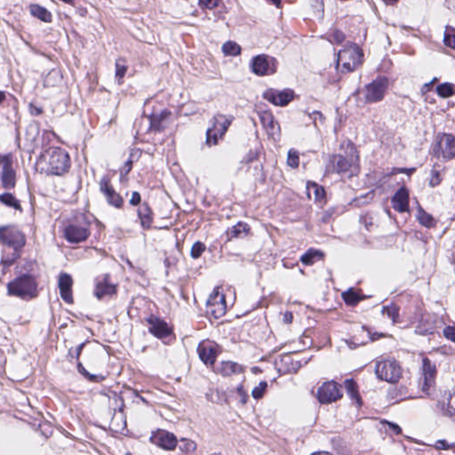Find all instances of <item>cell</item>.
Here are the masks:
<instances>
[{
    "label": "cell",
    "instance_id": "cell-32",
    "mask_svg": "<svg viewBox=\"0 0 455 455\" xmlns=\"http://www.w3.org/2000/svg\"><path fill=\"white\" fill-rule=\"evenodd\" d=\"M345 387H346V389L348 390V394L350 395L351 398H352L358 405H361V404H362V400H361V397H360V394H359V390H358L357 383H356L353 380H348V381L345 382Z\"/></svg>",
    "mask_w": 455,
    "mask_h": 455
},
{
    "label": "cell",
    "instance_id": "cell-30",
    "mask_svg": "<svg viewBox=\"0 0 455 455\" xmlns=\"http://www.w3.org/2000/svg\"><path fill=\"white\" fill-rule=\"evenodd\" d=\"M324 254L319 250L311 249L307 252L306 254L302 257V261L305 265H312L316 263V261L322 260L324 258Z\"/></svg>",
    "mask_w": 455,
    "mask_h": 455
},
{
    "label": "cell",
    "instance_id": "cell-52",
    "mask_svg": "<svg viewBox=\"0 0 455 455\" xmlns=\"http://www.w3.org/2000/svg\"><path fill=\"white\" fill-rule=\"evenodd\" d=\"M5 100V93L0 91V103Z\"/></svg>",
    "mask_w": 455,
    "mask_h": 455
},
{
    "label": "cell",
    "instance_id": "cell-16",
    "mask_svg": "<svg viewBox=\"0 0 455 455\" xmlns=\"http://www.w3.org/2000/svg\"><path fill=\"white\" fill-rule=\"evenodd\" d=\"M150 441L166 450H173L178 445L175 436H173L170 432L162 429H158L157 431L154 432L152 437L150 438Z\"/></svg>",
    "mask_w": 455,
    "mask_h": 455
},
{
    "label": "cell",
    "instance_id": "cell-2",
    "mask_svg": "<svg viewBox=\"0 0 455 455\" xmlns=\"http://www.w3.org/2000/svg\"><path fill=\"white\" fill-rule=\"evenodd\" d=\"M342 152L334 157L333 166L335 172L357 175L359 172V155L356 146L351 142L346 141L342 145Z\"/></svg>",
    "mask_w": 455,
    "mask_h": 455
},
{
    "label": "cell",
    "instance_id": "cell-26",
    "mask_svg": "<svg viewBox=\"0 0 455 455\" xmlns=\"http://www.w3.org/2000/svg\"><path fill=\"white\" fill-rule=\"evenodd\" d=\"M170 116H171V112H168V110H164L159 113L152 114L149 117L150 129L153 131L161 130L164 127L165 122L168 120Z\"/></svg>",
    "mask_w": 455,
    "mask_h": 455
},
{
    "label": "cell",
    "instance_id": "cell-20",
    "mask_svg": "<svg viewBox=\"0 0 455 455\" xmlns=\"http://www.w3.org/2000/svg\"><path fill=\"white\" fill-rule=\"evenodd\" d=\"M116 286L112 283L110 278L106 276L101 279H99L95 284L94 293L96 297L99 299H103L105 297H111L112 295L116 294Z\"/></svg>",
    "mask_w": 455,
    "mask_h": 455
},
{
    "label": "cell",
    "instance_id": "cell-44",
    "mask_svg": "<svg viewBox=\"0 0 455 455\" xmlns=\"http://www.w3.org/2000/svg\"><path fill=\"white\" fill-rule=\"evenodd\" d=\"M127 70V67L126 65H122L120 63L116 64V79L119 80V83H121L122 79H124L126 71Z\"/></svg>",
    "mask_w": 455,
    "mask_h": 455
},
{
    "label": "cell",
    "instance_id": "cell-47",
    "mask_svg": "<svg viewBox=\"0 0 455 455\" xmlns=\"http://www.w3.org/2000/svg\"><path fill=\"white\" fill-rule=\"evenodd\" d=\"M442 180L441 172L434 171L431 178V186H436L440 183Z\"/></svg>",
    "mask_w": 455,
    "mask_h": 455
},
{
    "label": "cell",
    "instance_id": "cell-17",
    "mask_svg": "<svg viewBox=\"0 0 455 455\" xmlns=\"http://www.w3.org/2000/svg\"><path fill=\"white\" fill-rule=\"evenodd\" d=\"M199 354L201 360L206 365H214L219 353L221 352L220 347L213 341H204L199 347Z\"/></svg>",
    "mask_w": 455,
    "mask_h": 455
},
{
    "label": "cell",
    "instance_id": "cell-18",
    "mask_svg": "<svg viewBox=\"0 0 455 455\" xmlns=\"http://www.w3.org/2000/svg\"><path fill=\"white\" fill-rule=\"evenodd\" d=\"M149 331L158 339H165L172 335V330L166 321L157 316H151L148 319Z\"/></svg>",
    "mask_w": 455,
    "mask_h": 455
},
{
    "label": "cell",
    "instance_id": "cell-45",
    "mask_svg": "<svg viewBox=\"0 0 455 455\" xmlns=\"http://www.w3.org/2000/svg\"><path fill=\"white\" fill-rule=\"evenodd\" d=\"M133 163H134V158H132L131 156L130 159L126 163V165L124 166V168L122 169V172H121V176H122V179L124 177H126L128 172H130L131 169H132V167H133Z\"/></svg>",
    "mask_w": 455,
    "mask_h": 455
},
{
    "label": "cell",
    "instance_id": "cell-51",
    "mask_svg": "<svg viewBox=\"0 0 455 455\" xmlns=\"http://www.w3.org/2000/svg\"><path fill=\"white\" fill-rule=\"evenodd\" d=\"M270 1L271 2V3H272V4H274L275 5H277L278 7H279L280 5H281V0H270Z\"/></svg>",
    "mask_w": 455,
    "mask_h": 455
},
{
    "label": "cell",
    "instance_id": "cell-50",
    "mask_svg": "<svg viewBox=\"0 0 455 455\" xmlns=\"http://www.w3.org/2000/svg\"><path fill=\"white\" fill-rule=\"evenodd\" d=\"M382 1H384L387 5H395L398 0H382Z\"/></svg>",
    "mask_w": 455,
    "mask_h": 455
},
{
    "label": "cell",
    "instance_id": "cell-31",
    "mask_svg": "<svg viewBox=\"0 0 455 455\" xmlns=\"http://www.w3.org/2000/svg\"><path fill=\"white\" fill-rule=\"evenodd\" d=\"M251 228L248 224L245 223H237L236 226L231 228L228 235L230 237H244L250 233Z\"/></svg>",
    "mask_w": 455,
    "mask_h": 455
},
{
    "label": "cell",
    "instance_id": "cell-48",
    "mask_svg": "<svg viewBox=\"0 0 455 455\" xmlns=\"http://www.w3.org/2000/svg\"><path fill=\"white\" fill-rule=\"evenodd\" d=\"M140 203H141V196L138 193L135 192L134 196H133V199H131V204H133V205H138Z\"/></svg>",
    "mask_w": 455,
    "mask_h": 455
},
{
    "label": "cell",
    "instance_id": "cell-7",
    "mask_svg": "<svg viewBox=\"0 0 455 455\" xmlns=\"http://www.w3.org/2000/svg\"><path fill=\"white\" fill-rule=\"evenodd\" d=\"M228 309V304L225 289L223 286L215 288L207 302V311L214 317L219 318L225 315Z\"/></svg>",
    "mask_w": 455,
    "mask_h": 455
},
{
    "label": "cell",
    "instance_id": "cell-22",
    "mask_svg": "<svg viewBox=\"0 0 455 455\" xmlns=\"http://www.w3.org/2000/svg\"><path fill=\"white\" fill-rule=\"evenodd\" d=\"M308 190V197L311 199L312 196L314 197V201L319 207L325 206L327 202V195L325 189L322 186L316 184V182L310 181L307 185Z\"/></svg>",
    "mask_w": 455,
    "mask_h": 455
},
{
    "label": "cell",
    "instance_id": "cell-53",
    "mask_svg": "<svg viewBox=\"0 0 455 455\" xmlns=\"http://www.w3.org/2000/svg\"><path fill=\"white\" fill-rule=\"evenodd\" d=\"M61 1H63V2H65V3H70V2H72L73 0H61Z\"/></svg>",
    "mask_w": 455,
    "mask_h": 455
},
{
    "label": "cell",
    "instance_id": "cell-1",
    "mask_svg": "<svg viewBox=\"0 0 455 455\" xmlns=\"http://www.w3.org/2000/svg\"><path fill=\"white\" fill-rule=\"evenodd\" d=\"M71 161L69 154L60 148H52L43 154L37 163L38 172L62 175L70 171Z\"/></svg>",
    "mask_w": 455,
    "mask_h": 455
},
{
    "label": "cell",
    "instance_id": "cell-29",
    "mask_svg": "<svg viewBox=\"0 0 455 455\" xmlns=\"http://www.w3.org/2000/svg\"><path fill=\"white\" fill-rule=\"evenodd\" d=\"M29 11L32 14L33 16L37 17V19L41 20L45 23H51L52 14L48 10L44 8L42 6L39 5H32L29 7Z\"/></svg>",
    "mask_w": 455,
    "mask_h": 455
},
{
    "label": "cell",
    "instance_id": "cell-37",
    "mask_svg": "<svg viewBox=\"0 0 455 455\" xmlns=\"http://www.w3.org/2000/svg\"><path fill=\"white\" fill-rule=\"evenodd\" d=\"M437 93H438L440 96H442V97H451V96H453L454 93H455L454 85L452 84H448V83L440 85L437 87Z\"/></svg>",
    "mask_w": 455,
    "mask_h": 455
},
{
    "label": "cell",
    "instance_id": "cell-23",
    "mask_svg": "<svg viewBox=\"0 0 455 455\" xmlns=\"http://www.w3.org/2000/svg\"><path fill=\"white\" fill-rule=\"evenodd\" d=\"M72 284L73 280L70 275L63 273L59 278V288H60V295L62 299L68 303L73 302V294H72Z\"/></svg>",
    "mask_w": 455,
    "mask_h": 455
},
{
    "label": "cell",
    "instance_id": "cell-6",
    "mask_svg": "<svg viewBox=\"0 0 455 455\" xmlns=\"http://www.w3.org/2000/svg\"><path fill=\"white\" fill-rule=\"evenodd\" d=\"M232 120V116L222 115L214 116V119L211 121V126L206 133L207 145L214 146L218 144L223 140Z\"/></svg>",
    "mask_w": 455,
    "mask_h": 455
},
{
    "label": "cell",
    "instance_id": "cell-24",
    "mask_svg": "<svg viewBox=\"0 0 455 455\" xmlns=\"http://www.w3.org/2000/svg\"><path fill=\"white\" fill-rule=\"evenodd\" d=\"M101 188H102V191L103 192V194L105 195L108 201L110 202V204L114 205L115 207H122V206H123V199H122V198L116 193V191H114V189L112 188V184L110 183V181H108V180H105V179L102 180Z\"/></svg>",
    "mask_w": 455,
    "mask_h": 455
},
{
    "label": "cell",
    "instance_id": "cell-21",
    "mask_svg": "<svg viewBox=\"0 0 455 455\" xmlns=\"http://www.w3.org/2000/svg\"><path fill=\"white\" fill-rule=\"evenodd\" d=\"M391 203L396 211L399 213L408 212L409 206H410L408 190L405 187L401 188L392 198Z\"/></svg>",
    "mask_w": 455,
    "mask_h": 455
},
{
    "label": "cell",
    "instance_id": "cell-25",
    "mask_svg": "<svg viewBox=\"0 0 455 455\" xmlns=\"http://www.w3.org/2000/svg\"><path fill=\"white\" fill-rule=\"evenodd\" d=\"M423 371H424L423 390H424V392H428L429 390L431 389L433 384H434V381H435L436 368H435V366L431 365L427 359H424Z\"/></svg>",
    "mask_w": 455,
    "mask_h": 455
},
{
    "label": "cell",
    "instance_id": "cell-10",
    "mask_svg": "<svg viewBox=\"0 0 455 455\" xmlns=\"http://www.w3.org/2000/svg\"><path fill=\"white\" fill-rule=\"evenodd\" d=\"M343 396V390L339 383L328 381L321 386L317 391V398L321 404H331L341 399Z\"/></svg>",
    "mask_w": 455,
    "mask_h": 455
},
{
    "label": "cell",
    "instance_id": "cell-34",
    "mask_svg": "<svg viewBox=\"0 0 455 455\" xmlns=\"http://www.w3.org/2000/svg\"><path fill=\"white\" fill-rule=\"evenodd\" d=\"M416 216L420 223L423 224V226L427 228H432L435 226V223H436L435 220L432 218L429 214H427L425 211H423L421 207H418Z\"/></svg>",
    "mask_w": 455,
    "mask_h": 455
},
{
    "label": "cell",
    "instance_id": "cell-27",
    "mask_svg": "<svg viewBox=\"0 0 455 455\" xmlns=\"http://www.w3.org/2000/svg\"><path fill=\"white\" fill-rule=\"evenodd\" d=\"M140 220L142 222V224L145 228H149L152 222H153V214L152 211L149 208L148 204H144L140 207L139 212Z\"/></svg>",
    "mask_w": 455,
    "mask_h": 455
},
{
    "label": "cell",
    "instance_id": "cell-9",
    "mask_svg": "<svg viewBox=\"0 0 455 455\" xmlns=\"http://www.w3.org/2000/svg\"><path fill=\"white\" fill-rule=\"evenodd\" d=\"M376 373L382 381L390 383H397L400 381L403 371L398 363L391 360H386L377 366Z\"/></svg>",
    "mask_w": 455,
    "mask_h": 455
},
{
    "label": "cell",
    "instance_id": "cell-8",
    "mask_svg": "<svg viewBox=\"0 0 455 455\" xmlns=\"http://www.w3.org/2000/svg\"><path fill=\"white\" fill-rule=\"evenodd\" d=\"M256 112L260 116V121L268 135L276 142H279L281 138V130L279 123L276 120L273 114L268 108L262 104H259L256 107Z\"/></svg>",
    "mask_w": 455,
    "mask_h": 455
},
{
    "label": "cell",
    "instance_id": "cell-28",
    "mask_svg": "<svg viewBox=\"0 0 455 455\" xmlns=\"http://www.w3.org/2000/svg\"><path fill=\"white\" fill-rule=\"evenodd\" d=\"M220 372L225 375V376H230V375H235L237 373L242 372V367L233 362H223L219 367Z\"/></svg>",
    "mask_w": 455,
    "mask_h": 455
},
{
    "label": "cell",
    "instance_id": "cell-43",
    "mask_svg": "<svg viewBox=\"0 0 455 455\" xmlns=\"http://www.w3.org/2000/svg\"><path fill=\"white\" fill-rule=\"evenodd\" d=\"M267 390V383L266 382H261L260 385L255 389L253 392V396L256 399H260L264 395L265 391Z\"/></svg>",
    "mask_w": 455,
    "mask_h": 455
},
{
    "label": "cell",
    "instance_id": "cell-42",
    "mask_svg": "<svg viewBox=\"0 0 455 455\" xmlns=\"http://www.w3.org/2000/svg\"><path fill=\"white\" fill-rule=\"evenodd\" d=\"M204 250H205V246H204L203 243L201 242H198L196 243L194 246L192 247V250H191V256L193 258H199L200 256H202V254L204 253Z\"/></svg>",
    "mask_w": 455,
    "mask_h": 455
},
{
    "label": "cell",
    "instance_id": "cell-33",
    "mask_svg": "<svg viewBox=\"0 0 455 455\" xmlns=\"http://www.w3.org/2000/svg\"><path fill=\"white\" fill-rule=\"evenodd\" d=\"M345 302L349 306H355L363 300V295L357 292L355 289H350L342 294Z\"/></svg>",
    "mask_w": 455,
    "mask_h": 455
},
{
    "label": "cell",
    "instance_id": "cell-4",
    "mask_svg": "<svg viewBox=\"0 0 455 455\" xmlns=\"http://www.w3.org/2000/svg\"><path fill=\"white\" fill-rule=\"evenodd\" d=\"M8 292L11 295L24 299H31L37 293V283L31 275L21 276L8 284Z\"/></svg>",
    "mask_w": 455,
    "mask_h": 455
},
{
    "label": "cell",
    "instance_id": "cell-49",
    "mask_svg": "<svg viewBox=\"0 0 455 455\" xmlns=\"http://www.w3.org/2000/svg\"><path fill=\"white\" fill-rule=\"evenodd\" d=\"M292 319H293V315L291 313H286L284 316V321L289 324L292 322Z\"/></svg>",
    "mask_w": 455,
    "mask_h": 455
},
{
    "label": "cell",
    "instance_id": "cell-5",
    "mask_svg": "<svg viewBox=\"0 0 455 455\" xmlns=\"http://www.w3.org/2000/svg\"><path fill=\"white\" fill-rule=\"evenodd\" d=\"M0 242L17 257L26 243V237L18 228L13 225L4 226L0 228Z\"/></svg>",
    "mask_w": 455,
    "mask_h": 455
},
{
    "label": "cell",
    "instance_id": "cell-38",
    "mask_svg": "<svg viewBox=\"0 0 455 455\" xmlns=\"http://www.w3.org/2000/svg\"><path fill=\"white\" fill-rule=\"evenodd\" d=\"M445 44L447 47H451L452 49L455 48V28L449 27L447 28L445 36Z\"/></svg>",
    "mask_w": 455,
    "mask_h": 455
},
{
    "label": "cell",
    "instance_id": "cell-14",
    "mask_svg": "<svg viewBox=\"0 0 455 455\" xmlns=\"http://www.w3.org/2000/svg\"><path fill=\"white\" fill-rule=\"evenodd\" d=\"M267 101L271 102L276 106L284 107L286 106L291 102H293L295 98V93L290 89H285L283 91H277V90H268L263 94Z\"/></svg>",
    "mask_w": 455,
    "mask_h": 455
},
{
    "label": "cell",
    "instance_id": "cell-19",
    "mask_svg": "<svg viewBox=\"0 0 455 455\" xmlns=\"http://www.w3.org/2000/svg\"><path fill=\"white\" fill-rule=\"evenodd\" d=\"M0 163L2 164V167H3L2 176H1L2 184L6 189H11L14 187V183H15V172L12 166L11 158L8 156L1 157Z\"/></svg>",
    "mask_w": 455,
    "mask_h": 455
},
{
    "label": "cell",
    "instance_id": "cell-12",
    "mask_svg": "<svg viewBox=\"0 0 455 455\" xmlns=\"http://www.w3.org/2000/svg\"><path fill=\"white\" fill-rule=\"evenodd\" d=\"M252 70L258 76L273 74L278 69V62L274 58L268 56H258L251 62Z\"/></svg>",
    "mask_w": 455,
    "mask_h": 455
},
{
    "label": "cell",
    "instance_id": "cell-36",
    "mask_svg": "<svg viewBox=\"0 0 455 455\" xmlns=\"http://www.w3.org/2000/svg\"><path fill=\"white\" fill-rule=\"evenodd\" d=\"M0 201L10 207H13L15 209H21V205H20L18 200L11 194H3L0 196Z\"/></svg>",
    "mask_w": 455,
    "mask_h": 455
},
{
    "label": "cell",
    "instance_id": "cell-46",
    "mask_svg": "<svg viewBox=\"0 0 455 455\" xmlns=\"http://www.w3.org/2000/svg\"><path fill=\"white\" fill-rule=\"evenodd\" d=\"M444 335L447 339L450 340L451 341H455V327L454 326H448L446 327L444 331Z\"/></svg>",
    "mask_w": 455,
    "mask_h": 455
},
{
    "label": "cell",
    "instance_id": "cell-39",
    "mask_svg": "<svg viewBox=\"0 0 455 455\" xmlns=\"http://www.w3.org/2000/svg\"><path fill=\"white\" fill-rule=\"evenodd\" d=\"M299 159H300V158H299V153H298L297 150H295V149L290 150V152L288 154L287 163L291 168L295 169V168L299 167V164H300Z\"/></svg>",
    "mask_w": 455,
    "mask_h": 455
},
{
    "label": "cell",
    "instance_id": "cell-35",
    "mask_svg": "<svg viewBox=\"0 0 455 455\" xmlns=\"http://www.w3.org/2000/svg\"><path fill=\"white\" fill-rule=\"evenodd\" d=\"M223 52L226 56H237L241 54V47L237 44L232 41L224 44L223 47Z\"/></svg>",
    "mask_w": 455,
    "mask_h": 455
},
{
    "label": "cell",
    "instance_id": "cell-11",
    "mask_svg": "<svg viewBox=\"0 0 455 455\" xmlns=\"http://www.w3.org/2000/svg\"><path fill=\"white\" fill-rule=\"evenodd\" d=\"M455 138L453 135H443L434 148L435 157L443 161H449L455 158Z\"/></svg>",
    "mask_w": 455,
    "mask_h": 455
},
{
    "label": "cell",
    "instance_id": "cell-13",
    "mask_svg": "<svg viewBox=\"0 0 455 455\" xmlns=\"http://www.w3.org/2000/svg\"><path fill=\"white\" fill-rule=\"evenodd\" d=\"M389 87V80L386 78H379L366 88V100L368 102H380L385 95Z\"/></svg>",
    "mask_w": 455,
    "mask_h": 455
},
{
    "label": "cell",
    "instance_id": "cell-3",
    "mask_svg": "<svg viewBox=\"0 0 455 455\" xmlns=\"http://www.w3.org/2000/svg\"><path fill=\"white\" fill-rule=\"evenodd\" d=\"M363 52L358 45L350 43L339 52L337 60V70L346 74L360 67L363 62Z\"/></svg>",
    "mask_w": 455,
    "mask_h": 455
},
{
    "label": "cell",
    "instance_id": "cell-15",
    "mask_svg": "<svg viewBox=\"0 0 455 455\" xmlns=\"http://www.w3.org/2000/svg\"><path fill=\"white\" fill-rule=\"evenodd\" d=\"M90 236V230L87 227L78 224H69L64 228V237L67 241L73 244L85 241Z\"/></svg>",
    "mask_w": 455,
    "mask_h": 455
},
{
    "label": "cell",
    "instance_id": "cell-41",
    "mask_svg": "<svg viewBox=\"0 0 455 455\" xmlns=\"http://www.w3.org/2000/svg\"><path fill=\"white\" fill-rule=\"evenodd\" d=\"M221 4V0H199V5L204 9H214Z\"/></svg>",
    "mask_w": 455,
    "mask_h": 455
},
{
    "label": "cell",
    "instance_id": "cell-40",
    "mask_svg": "<svg viewBox=\"0 0 455 455\" xmlns=\"http://www.w3.org/2000/svg\"><path fill=\"white\" fill-rule=\"evenodd\" d=\"M180 447L182 452H184L186 454H191L196 450L197 446L194 442L188 440V439H182L180 444Z\"/></svg>",
    "mask_w": 455,
    "mask_h": 455
}]
</instances>
